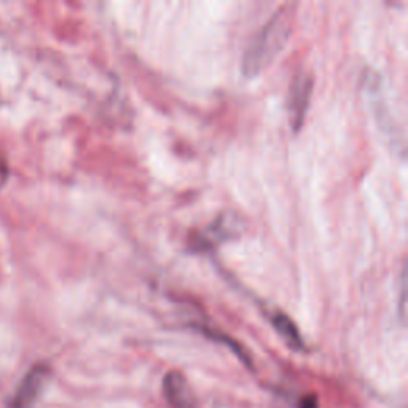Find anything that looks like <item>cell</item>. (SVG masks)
Returning <instances> with one entry per match:
<instances>
[{"label":"cell","instance_id":"cell-1","mask_svg":"<svg viewBox=\"0 0 408 408\" xmlns=\"http://www.w3.org/2000/svg\"><path fill=\"white\" fill-rule=\"evenodd\" d=\"M292 32V13L287 9H280L270 18L260 32L253 39L241 61V71L248 78L255 77L273 63Z\"/></svg>","mask_w":408,"mask_h":408},{"label":"cell","instance_id":"cell-2","mask_svg":"<svg viewBox=\"0 0 408 408\" xmlns=\"http://www.w3.org/2000/svg\"><path fill=\"white\" fill-rule=\"evenodd\" d=\"M312 93V78L308 73H298L290 83L289 96H287V112L290 118V125L294 131H300L306 112H308L310 101Z\"/></svg>","mask_w":408,"mask_h":408},{"label":"cell","instance_id":"cell-3","mask_svg":"<svg viewBox=\"0 0 408 408\" xmlns=\"http://www.w3.org/2000/svg\"><path fill=\"white\" fill-rule=\"evenodd\" d=\"M50 377V369L44 364H39L27 372L21 384L18 386L15 397L11 399V408H32L37 397L42 392L46 379Z\"/></svg>","mask_w":408,"mask_h":408},{"label":"cell","instance_id":"cell-4","mask_svg":"<svg viewBox=\"0 0 408 408\" xmlns=\"http://www.w3.org/2000/svg\"><path fill=\"white\" fill-rule=\"evenodd\" d=\"M163 396L173 408H195L196 397L180 372H168L163 378Z\"/></svg>","mask_w":408,"mask_h":408},{"label":"cell","instance_id":"cell-5","mask_svg":"<svg viewBox=\"0 0 408 408\" xmlns=\"http://www.w3.org/2000/svg\"><path fill=\"white\" fill-rule=\"evenodd\" d=\"M233 220V217H219L213 225L203 231L198 240L193 241V248L208 249L209 246H215L219 241L228 240L231 236V231L235 230Z\"/></svg>","mask_w":408,"mask_h":408},{"label":"cell","instance_id":"cell-6","mask_svg":"<svg viewBox=\"0 0 408 408\" xmlns=\"http://www.w3.org/2000/svg\"><path fill=\"white\" fill-rule=\"evenodd\" d=\"M273 325L277 330V333L284 338V342L287 343L292 350H303L305 343L303 338L298 332L295 322L292 321L289 316H285L284 312H277L273 316Z\"/></svg>","mask_w":408,"mask_h":408},{"label":"cell","instance_id":"cell-7","mask_svg":"<svg viewBox=\"0 0 408 408\" xmlns=\"http://www.w3.org/2000/svg\"><path fill=\"white\" fill-rule=\"evenodd\" d=\"M298 408H319V399L316 394H306L298 402Z\"/></svg>","mask_w":408,"mask_h":408},{"label":"cell","instance_id":"cell-8","mask_svg":"<svg viewBox=\"0 0 408 408\" xmlns=\"http://www.w3.org/2000/svg\"><path fill=\"white\" fill-rule=\"evenodd\" d=\"M5 175H6V168H5V161L0 158V182H2L5 179Z\"/></svg>","mask_w":408,"mask_h":408}]
</instances>
